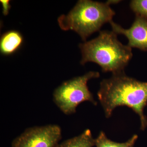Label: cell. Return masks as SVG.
<instances>
[{
    "instance_id": "cell-11",
    "label": "cell",
    "mask_w": 147,
    "mask_h": 147,
    "mask_svg": "<svg viewBox=\"0 0 147 147\" xmlns=\"http://www.w3.org/2000/svg\"><path fill=\"white\" fill-rule=\"evenodd\" d=\"M1 3L2 5L3 13L4 15L8 14L9 11L10 9V5L9 1H1Z\"/></svg>"
},
{
    "instance_id": "cell-9",
    "label": "cell",
    "mask_w": 147,
    "mask_h": 147,
    "mask_svg": "<svg viewBox=\"0 0 147 147\" xmlns=\"http://www.w3.org/2000/svg\"><path fill=\"white\" fill-rule=\"evenodd\" d=\"M137 134H134L127 142L118 143L108 139L105 132L101 131L96 139H95L96 147H134L138 139Z\"/></svg>"
},
{
    "instance_id": "cell-6",
    "label": "cell",
    "mask_w": 147,
    "mask_h": 147,
    "mask_svg": "<svg viewBox=\"0 0 147 147\" xmlns=\"http://www.w3.org/2000/svg\"><path fill=\"white\" fill-rule=\"evenodd\" d=\"M113 31L117 34L125 36L128 39L127 45L131 48H137L147 51V20L137 15L131 26L125 29L112 21L110 23Z\"/></svg>"
},
{
    "instance_id": "cell-7",
    "label": "cell",
    "mask_w": 147,
    "mask_h": 147,
    "mask_svg": "<svg viewBox=\"0 0 147 147\" xmlns=\"http://www.w3.org/2000/svg\"><path fill=\"white\" fill-rule=\"evenodd\" d=\"M23 42V36L19 32L13 30L7 32L1 37V52L3 55H11L21 47Z\"/></svg>"
},
{
    "instance_id": "cell-1",
    "label": "cell",
    "mask_w": 147,
    "mask_h": 147,
    "mask_svg": "<svg viewBox=\"0 0 147 147\" xmlns=\"http://www.w3.org/2000/svg\"><path fill=\"white\" fill-rule=\"evenodd\" d=\"M97 95L106 117H110L117 107L127 106L139 116L141 129L146 128L144 110L147 104V82L127 76L124 72L115 74L100 82Z\"/></svg>"
},
{
    "instance_id": "cell-5",
    "label": "cell",
    "mask_w": 147,
    "mask_h": 147,
    "mask_svg": "<svg viewBox=\"0 0 147 147\" xmlns=\"http://www.w3.org/2000/svg\"><path fill=\"white\" fill-rule=\"evenodd\" d=\"M62 138L57 125L30 127L13 139L11 147H55Z\"/></svg>"
},
{
    "instance_id": "cell-4",
    "label": "cell",
    "mask_w": 147,
    "mask_h": 147,
    "mask_svg": "<svg viewBox=\"0 0 147 147\" xmlns=\"http://www.w3.org/2000/svg\"><path fill=\"white\" fill-rule=\"evenodd\" d=\"M99 76V72L90 71L83 76L65 82L54 91L53 100L55 104L66 115L76 113L77 106L85 101L96 105L97 102L89 90L88 82Z\"/></svg>"
},
{
    "instance_id": "cell-8",
    "label": "cell",
    "mask_w": 147,
    "mask_h": 147,
    "mask_svg": "<svg viewBox=\"0 0 147 147\" xmlns=\"http://www.w3.org/2000/svg\"><path fill=\"white\" fill-rule=\"evenodd\" d=\"M95 145L91 131L86 129L79 136L59 143L55 147H93Z\"/></svg>"
},
{
    "instance_id": "cell-3",
    "label": "cell",
    "mask_w": 147,
    "mask_h": 147,
    "mask_svg": "<svg viewBox=\"0 0 147 147\" xmlns=\"http://www.w3.org/2000/svg\"><path fill=\"white\" fill-rule=\"evenodd\" d=\"M115 14L108 1L103 3L81 0L67 15L60 16L58 22L62 30H73L86 41L104 24L113 21Z\"/></svg>"
},
{
    "instance_id": "cell-2",
    "label": "cell",
    "mask_w": 147,
    "mask_h": 147,
    "mask_svg": "<svg viewBox=\"0 0 147 147\" xmlns=\"http://www.w3.org/2000/svg\"><path fill=\"white\" fill-rule=\"evenodd\" d=\"M117 35L113 31H102L97 37L80 44L81 64L92 62L100 66L103 72H124L133 54L131 47L120 42Z\"/></svg>"
},
{
    "instance_id": "cell-10",
    "label": "cell",
    "mask_w": 147,
    "mask_h": 147,
    "mask_svg": "<svg viewBox=\"0 0 147 147\" xmlns=\"http://www.w3.org/2000/svg\"><path fill=\"white\" fill-rule=\"evenodd\" d=\"M130 8L136 13L147 20V0H133L130 3Z\"/></svg>"
}]
</instances>
